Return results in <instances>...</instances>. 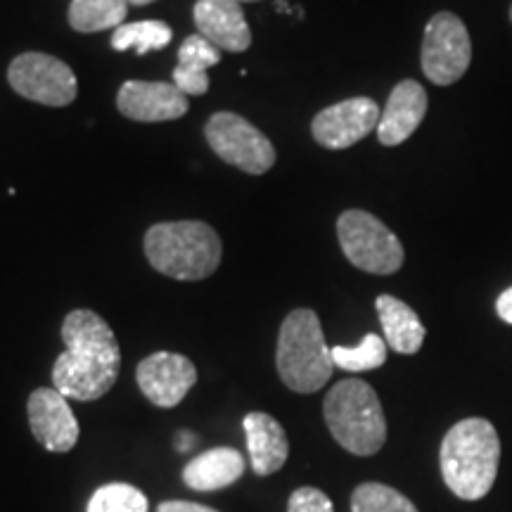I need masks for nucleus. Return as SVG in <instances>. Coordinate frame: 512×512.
I'll return each instance as SVG.
<instances>
[{
    "label": "nucleus",
    "instance_id": "12",
    "mask_svg": "<svg viewBox=\"0 0 512 512\" xmlns=\"http://www.w3.org/2000/svg\"><path fill=\"white\" fill-rule=\"evenodd\" d=\"M136 380L147 401L159 408H174L195 387L197 368L183 354L157 351L138 363Z\"/></svg>",
    "mask_w": 512,
    "mask_h": 512
},
{
    "label": "nucleus",
    "instance_id": "13",
    "mask_svg": "<svg viewBox=\"0 0 512 512\" xmlns=\"http://www.w3.org/2000/svg\"><path fill=\"white\" fill-rule=\"evenodd\" d=\"M117 107L126 119L143 124L181 119L190 110L188 95L166 81H126L119 88Z\"/></svg>",
    "mask_w": 512,
    "mask_h": 512
},
{
    "label": "nucleus",
    "instance_id": "22",
    "mask_svg": "<svg viewBox=\"0 0 512 512\" xmlns=\"http://www.w3.org/2000/svg\"><path fill=\"white\" fill-rule=\"evenodd\" d=\"M351 512H420L411 498L380 482L356 486L351 494Z\"/></svg>",
    "mask_w": 512,
    "mask_h": 512
},
{
    "label": "nucleus",
    "instance_id": "10",
    "mask_svg": "<svg viewBox=\"0 0 512 512\" xmlns=\"http://www.w3.org/2000/svg\"><path fill=\"white\" fill-rule=\"evenodd\" d=\"M382 110L373 98H349L320 110L311 121L313 140L325 150H347L375 131Z\"/></svg>",
    "mask_w": 512,
    "mask_h": 512
},
{
    "label": "nucleus",
    "instance_id": "6",
    "mask_svg": "<svg viewBox=\"0 0 512 512\" xmlns=\"http://www.w3.org/2000/svg\"><path fill=\"white\" fill-rule=\"evenodd\" d=\"M337 238L344 256L358 271L392 275L403 266L401 240L377 216L363 209H347L337 219Z\"/></svg>",
    "mask_w": 512,
    "mask_h": 512
},
{
    "label": "nucleus",
    "instance_id": "23",
    "mask_svg": "<svg viewBox=\"0 0 512 512\" xmlns=\"http://www.w3.org/2000/svg\"><path fill=\"white\" fill-rule=\"evenodd\" d=\"M332 361L337 368L347 370V373H366V370H375L384 366L387 361V342L384 337L370 335L363 337L358 347H335L332 349Z\"/></svg>",
    "mask_w": 512,
    "mask_h": 512
},
{
    "label": "nucleus",
    "instance_id": "18",
    "mask_svg": "<svg viewBox=\"0 0 512 512\" xmlns=\"http://www.w3.org/2000/svg\"><path fill=\"white\" fill-rule=\"evenodd\" d=\"M375 309L377 316H380L387 347L403 356L418 354L422 344H425L427 335L418 313H415L406 302L392 297V294H380V297L375 299Z\"/></svg>",
    "mask_w": 512,
    "mask_h": 512
},
{
    "label": "nucleus",
    "instance_id": "2",
    "mask_svg": "<svg viewBox=\"0 0 512 512\" xmlns=\"http://www.w3.org/2000/svg\"><path fill=\"white\" fill-rule=\"evenodd\" d=\"M501 439L486 418L460 420L441 441L439 465L448 489L463 501H479L496 484Z\"/></svg>",
    "mask_w": 512,
    "mask_h": 512
},
{
    "label": "nucleus",
    "instance_id": "16",
    "mask_svg": "<svg viewBox=\"0 0 512 512\" xmlns=\"http://www.w3.org/2000/svg\"><path fill=\"white\" fill-rule=\"evenodd\" d=\"M247 437L249 463L259 477H268L283 470L290 456V441L278 420L268 413H247L242 420Z\"/></svg>",
    "mask_w": 512,
    "mask_h": 512
},
{
    "label": "nucleus",
    "instance_id": "30",
    "mask_svg": "<svg viewBox=\"0 0 512 512\" xmlns=\"http://www.w3.org/2000/svg\"><path fill=\"white\" fill-rule=\"evenodd\" d=\"M235 3H240V5L242 3H256V0H235Z\"/></svg>",
    "mask_w": 512,
    "mask_h": 512
},
{
    "label": "nucleus",
    "instance_id": "17",
    "mask_svg": "<svg viewBox=\"0 0 512 512\" xmlns=\"http://www.w3.org/2000/svg\"><path fill=\"white\" fill-rule=\"evenodd\" d=\"M242 475H245V456L230 446L209 448L183 467L185 486L200 494L233 486Z\"/></svg>",
    "mask_w": 512,
    "mask_h": 512
},
{
    "label": "nucleus",
    "instance_id": "14",
    "mask_svg": "<svg viewBox=\"0 0 512 512\" xmlns=\"http://www.w3.org/2000/svg\"><path fill=\"white\" fill-rule=\"evenodd\" d=\"M192 17L197 31L219 50L245 53L252 46V29L235 0H197Z\"/></svg>",
    "mask_w": 512,
    "mask_h": 512
},
{
    "label": "nucleus",
    "instance_id": "9",
    "mask_svg": "<svg viewBox=\"0 0 512 512\" xmlns=\"http://www.w3.org/2000/svg\"><path fill=\"white\" fill-rule=\"evenodd\" d=\"M8 81L17 95L46 107L72 105L79 93L74 69L46 53L17 55L10 62Z\"/></svg>",
    "mask_w": 512,
    "mask_h": 512
},
{
    "label": "nucleus",
    "instance_id": "15",
    "mask_svg": "<svg viewBox=\"0 0 512 512\" xmlns=\"http://www.w3.org/2000/svg\"><path fill=\"white\" fill-rule=\"evenodd\" d=\"M427 114V91L418 81L406 79L396 83L384 105L380 124H377V140L384 147H396L406 143L418 131Z\"/></svg>",
    "mask_w": 512,
    "mask_h": 512
},
{
    "label": "nucleus",
    "instance_id": "11",
    "mask_svg": "<svg viewBox=\"0 0 512 512\" xmlns=\"http://www.w3.org/2000/svg\"><path fill=\"white\" fill-rule=\"evenodd\" d=\"M27 415L31 434L50 453H69L79 441V420L67 396L57 392L55 387H41L31 392Z\"/></svg>",
    "mask_w": 512,
    "mask_h": 512
},
{
    "label": "nucleus",
    "instance_id": "8",
    "mask_svg": "<svg viewBox=\"0 0 512 512\" xmlns=\"http://www.w3.org/2000/svg\"><path fill=\"white\" fill-rule=\"evenodd\" d=\"M472 62V41L465 22L453 12H437L422 36V74L434 86H453L465 76Z\"/></svg>",
    "mask_w": 512,
    "mask_h": 512
},
{
    "label": "nucleus",
    "instance_id": "31",
    "mask_svg": "<svg viewBox=\"0 0 512 512\" xmlns=\"http://www.w3.org/2000/svg\"><path fill=\"white\" fill-rule=\"evenodd\" d=\"M510 22H512V5H510Z\"/></svg>",
    "mask_w": 512,
    "mask_h": 512
},
{
    "label": "nucleus",
    "instance_id": "27",
    "mask_svg": "<svg viewBox=\"0 0 512 512\" xmlns=\"http://www.w3.org/2000/svg\"><path fill=\"white\" fill-rule=\"evenodd\" d=\"M496 313H498V318L503 320V323L512 325V287H508V290H505L501 297H498Z\"/></svg>",
    "mask_w": 512,
    "mask_h": 512
},
{
    "label": "nucleus",
    "instance_id": "7",
    "mask_svg": "<svg viewBox=\"0 0 512 512\" xmlns=\"http://www.w3.org/2000/svg\"><path fill=\"white\" fill-rule=\"evenodd\" d=\"M204 136L211 150L219 155L223 162L245 171V174L261 176L273 169L275 147L264 133L245 117L235 112H216L211 114Z\"/></svg>",
    "mask_w": 512,
    "mask_h": 512
},
{
    "label": "nucleus",
    "instance_id": "21",
    "mask_svg": "<svg viewBox=\"0 0 512 512\" xmlns=\"http://www.w3.org/2000/svg\"><path fill=\"white\" fill-rule=\"evenodd\" d=\"M171 36H174V31H171L169 24L159 22V19L121 24L112 34V48L119 50V53L136 48L138 55H145L169 46Z\"/></svg>",
    "mask_w": 512,
    "mask_h": 512
},
{
    "label": "nucleus",
    "instance_id": "19",
    "mask_svg": "<svg viewBox=\"0 0 512 512\" xmlns=\"http://www.w3.org/2000/svg\"><path fill=\"white\" fill-rule=\"evenodd\" d=\"M221 62V50L202 34H192L178 50L174 83L185 95H204L209 91V67Z\"/></svg>",
    "mask_w": 512,
    "mask_h": 512
},
{
    "label": "nucleus",
    "instance_id": "29",
    "mask_svg": "<svg viewBox=\"0 0 512 512\" xmlns=\"http://www.w3.org/2000/svg\"><path fill=\"white\" fill-rule=\"evenodd\" d=\"M147 3H155V0H128V5H147Z\"/></svg>",
    "mask_w": 512,
    "mask_h": 512
},
{
    "label": "nucleus",
    "instance_id": "4",
    "mask_svg": "<svg viewBox=\"0 0 512 512\" xmlns=\"http://www.w3.org/2000/svg\"><path fill=\"white\" fill-rule=\"evenodd\" d=\"M275 368L285 387L297 394H313L330 382L335 361L316 311L294 309L287 313L280 325Z\"/></svg>",
    "mask_w": 512,
    "mask_h": 512
},
{
    "label": "nucleus",
    "instance_id": "1",
    "mask_svg": "<svg viewBox=\"0 0 512 512\" xmlns=\"http://www.w3.org/2000/svg\"><path fill=\"white\" fill-rule=\"evenodd\" d=\"M62 342L67 349L53 366V387L74 401L102 399L121 370V349L107 320L91 309L67 313Z\"/></svg>",
    "mask_w": 512,
    "mask_h": 512
},
{
    "label": "nucleus",
    "instance_id": "5",
    "mask_svg": "<svg viewBox=\"0 0 512 512\" xmlns=\"http://www.w3.org/2000/svg\"><path fill=\"white\" fill-rule=\"evenodd\" d=\"M325 425L344 451L354 456H375L387 441V418L377 392L368 382H337L323 403Z\"/></svg>",
    "mask_w": 512,
    "mask_h": 512
},
{
    "label": "nucleus",
    "instance_id": "3",
    "mask_svg": "<svg viewBox=\"0 0 512 512\" xmlns=\"http://www.w3.org/2000/svg\"><path fill=\"white\" fill-rule=\"evenodd\" d=\"M145 256L166 278L204 280L221 266L223 242L204 221H164L145 233Z\"/></svg>",
    "mask_w": 512,
    "mask_h": 512
},
{
    "label": "nucleus",
    "instance_id": "28",
    "mask_svg": "<svg viewBox=\"0 0 512 512\" xmlns=\"http://www.w3.org/2000/svg\"><path fill=\"white\" fill-rule=\"evenodd\" d=\"M192 444H195V437H192L190 432H181V434H178V439H176V448H178V451H188V448H192Z\"/></svg>",
    "mask_w": 512,
    "mask_h": 512
},
{
    "label": "nucleus",
    "instance_id": "24",
    "mask_svg": "<svg viewBox=\"0 0 512 512\" xmlns=\"http://www.w3.org/2000/svg\"><path fill=\"white\" fill-rule=\"evenodd\" d=\"M150 503L143 491L124 482L100 486L88 501L86 512H147Z\"/></svg>",
    "mask_w": 512,
    "mask_h": 512
},
{
    "label": "nucleus",
    "instance_id": "25",
    "mask_svg": "<svg viewBox=\"0 0 512 512\" xmlns=\"http://www.w3.org/2000/svg\"><path fill=\"white\" fill-rule=\"evenodd\" d=\"M287 512H335V505L316 486H302L290 496Z\"/></svg>",
    "mask_w": 512,
    "mask_h": 512
},
{
    "label": "nucleus",
    "instance_id": "26",
    "mask_svg": "<svg viewBox=\"0 0 512 512\" xmlns=\"http://www.w3.org/2000/svg\"><path fill=\"white\" fill-rule=\"evenodd\" d=\"M157 512H219V510L207 508V505L192 503V501H164L157 508Z\"/></svg>",
    "mask_w": 512,
    "mask_h": 512
},
{
    "label": "nucleus",
    "instance_id": "20",
    "mask_svg": "<svg viewBox=\"0 0 512 512\" xmlns=\"http://www.w3.org/2000/svg\"><path fill=\"white\" fill-rule=\"evenodd\" d=\"M128 12V0H72L69 24L79 34H98L105 29H119Z\"/></svg>",
    "mask_w": 512,
    "mask_h": 512
}]
</instances>
